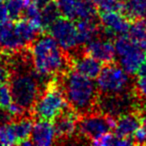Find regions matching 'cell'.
I'll use <instances>...</instances> for the list:
<instances>
[{
    "label": "cell",
    "mask_w": 146,
    "mask_h": 146,
    "mask_svg": "<svg viewBox=\"0 0 146 146\" xmlns=\"http://www.w3.org/2000/svg\"><path fill=\"white\" fill-rule=\"evenodd\" d=\"M13 27L17 36L20 38V40L24 43L26 47L30 46L31 43L42 33L35 25H33L30 21L25 18L15 20L13 23Z\"/></svg>",
    "instance_id": "cell-16"
},
{
    "label": "cell",
    "mask_w": 146,
    "mask_h": 146,
    "mask_svg": "<svg viewBox=\"0 0 146 146\" xmlns=\"http://www.w3.org/2000/svg\"><path fill=\"white\" fill-rule=\"evenodd\" d=\"M141 126V115L138 110L128 111L116 117L114 128L115 135L123 138H132L134 132Z\"/></svg>",
    "instance_id": "cell-12"
},
{
    "label": "cell",
    "mask_w": 146,
    "mask_h": 146,
    "mask_svg": "<svg viewBox=\"0 0 146 146\" xmlns=\"http://www.w3.org/2000/svg\"><path fill=\"white\" fill-rule=\"evenodd\" d=\"M47 31L66 52H70L78 46H81L78 42L77 30L73 20L61 16L47 28Z\"/></svg>",
    "instance_id": "cell-7"
},
{
    "label": "cell",
    "mask_w": 146,
    "mask_h": 146,
    "mask_svg": "<svg viewBox=\"0 0 146 146\" xmlns=\"http://www.w3.org/2000/svg\"><path fill=\"white\" fill-rule=\"evenodd\" d=\"M69 57L70 69L75 70L82 75L94 79L98 76L102 68L101 62L86 54L83 50V45L78 46L74 50L67 52Z\"/></svg>",
    "instance_id": "cell-9"
},
{
    "label": "cell",
    "mask_w": 146,
    "mask_h": 146,
    "mask_svg": "<svg viewBox=\"0 0 146 146\" xmlns=\"http://www.w3.org/2000/svg\"><path fill=\"white\" fill-rule=\"evenodd\" d=\"M120 13L130 22L146 20V0H122Z\"/></svg>",
    "instance_id": "cell-15"
},
{
    "label": "cell",
    "mask_w": 146,
    "mask_h": 146,
    "mask_svg": "<svg viewBox=\"0 0 146 146\" xmlns=\"http://www.w3.org/2000/svg\"><path fill=\"white\" fill-rule=\"evenodd\" d=\"M136 75L138 77H146V58L144 59V61L142 62V64L140 65L139 69L136 72Z\"/></svg>",
    "instance_id": "cell-29"
},
{
    "label": "cell",
    "mask_w": 146,
    "mask_h": 146,
    "mask_svg": "<svg viewBox=\"0 0 146 146\" xmlns=\"http://www.w3.org/2000/svg\"><path fill=\"white\" fill-rule=\"evenodd\" d=\"M115 54L119 57V65L130 75L136 74L146 58V51L140 48L125 34L114 39Z\"/></svg>",
    "instance_id": "cell-6"
},
{
    "label": "cell",
    "mask_w": 146,
    "mask_h": 146,
    "mask_svg": "<svg viewBox=\"0 0 146 146\" xmlns=\"http://www.w3.org/2000/svg\"><path fill=\"white\" fill-rule=\"evenodd\" d=\"M5 2L9 20L15 21L22 17L27 0H6Z\"/></svg>",
    "instance_id": "cell-21"
},
{
    "label": "cell",
    "mask_w": 146,
    "mask_h": 146,
    "mask_svg": "<svg viewBox=\"0 0 146 146\" xmlns=\"http://www.w3.org/2000/svg\"><path fill=\"white\" fill-rule=\"evenodd\" d=\"M98 16L104 37L112 40L117 36L126 34L129 30L130 21L120 12L102 11Z\"/></svg>",
    "instance_id": "cell-10"
},
{
    "label": "cell",
    "mask_w": 146,
    "mask_h": 146,
    "mask_svg": "<svg viewBox=\"0 0 146 146\" xmlns=\"http://www.w3.org/2000/svg\"><path fill=\"white\" fill-rule=\"evenodd\" d=\"M145 24H146V22H145Z\"/></svg>",
    "instance_id": "cell-32"
},
{
    "label": "cell",
    "mask_w": 146,
    "mask_h": 146,
    "mask_svg": "<svg viewBox=\"0 0 146 146\" xmlns=\"http://www.w3.org/2000/svg\"><path fill=\"white\" fill-rule=\"evenodd\" d=\"M9 20L7 9L5 6V2H0V24L3 22H6Z\"/></svg>",
    "instance_id": "cell-27"
},
{
    "label": "cell",
    "mask_w": 146,
    "mask_h": 146,
    "mask_svg": "<svg viewBox=\"0 0 146 146\" xmlns=\"http://www.w3.org/2000/svg\"><path fill=\"white\" fill-rule=\"evenodd\" d=\"M10 71H9L7 54L0 51V85L8 82Z\"/></svg>",
    "instance_id": "cell-24"
},
{
    "label": "cell",
    "mask_w": 146,
    "mask_h": 146,
    "mask_svg": "<svg viewBox=\"0 0 146 146\" xmlns=\"http://www.w3.org/2000/svg\"><path fill=\"white\" fill-rule=\"evenodd\" d=\"M31 1L35 2V3H36V4L38 5V6L41 8V7H42L43 5H45L47 2H48V1H50V0H31Z\"/></svg>",
    "instance_id": "cell-30"
},
{
    "label": "cell",
    "mask_w": 146,
    "mask_h": 146,
    "mask_svg": "<svg viewBox=\"0 0 146 146\" xmlns=\"http://www.w3.org/2000/svg\"><path fill=\"white\" fill-rule=\"evenodd\" d=\"M0 144L1 145H16L18 144V139H17L12 120L0 126Z\"/></svg>",
    "instance_id": "cell-20"
},
{
    "label": "cell",
    "mask_w": 146,
    "mask_h": 146,
    "mask_svg": "<svg viewBox=\"0 0 146 146\" xmlns=\"http://www.w3.org/2000/svg\"><path fill=\"white\" fill-rule=\"evenodd\" d=\"M77 30L78 42L84 45L90 40L102 35V27L98 19H82L75 23Z\"/></svg>",
    "instance_id": "cell-14"
},
{
    "label": "cell",
    "mask_w": 146,
    "mask_h": 146,
    "mask_svg": "<svg viewBox=\"0 0 146 146\" xmlns=\"http://www.w3.org/2000/svg\"><path fill=\"white\" fill-rule=\"evenodd\" d=\"M40 12L41 22H42V27L44 32L54 21H56L59 17H61V13L54 0H50L45 5H43L40 8Z\"/></svg>",
    "instance_id": "cell-18"
},
{
    "label": "cell",
    "mask_w": 146,
    "mask_h": 146,
    "mask_svg": "<svg viewBox=\"0 0 146 146\" xmlns=\"http://www.w3.org/2000/svg\"><path fill=\"white\" fill-rule=\"evenodd\" d=\"M127 33L129 35L128 37L135 44L146 51V24L144 20L134 21L133 24L130 25Z\"/></svg>",
    "instance_id": "cell-19"
},
{
    "label": "cell",
    "mask_w": 146,
    "mask_h": 146,
    "mask_svg": "<svg viewBox=\"0 0 146 146\" xmlns=\"http://www.w3.org/2000/svg\"><path fill=\"white\" fill-rule=\"evenodd\" d=\"M133 143L136 145H144L146 144V132L142 126H140L132 135Z\"/></svg>",
    "instance_id": "cell-26"
},
{
    "label": "cell",
    "mask_w": 146,
    "mask_h": 146,
    "mask_svg": "<svg viewBox=\"0 0 146 146\" xmlns=\"http://www.w3.org/2000/svg\"><path fill=\"white\" fill-rule=\"evenodd\" d=\"M78 114L69 105H67L57 116H55L53 121L56 140L55 143H66L73 138H76L77 130Z\"/></svg>",
    "instance_id": "cell-8"
},
{
    "label": "cell",
    "mask_w": 146,
    "mask_h": 146,
    "mask_svg": "<svg viewBox=\"0 0 146 146\" xmlns=\"http://www.w3.org/2000/svg\"><path fill=\"white\" fill-rule=\"evenodd\" d=\"M33 68L38 75L48 80L70 69L69 57L55 39L42 32L29 46Z\"/></svg>",
    "instance_id": "cell-1"
},
{
    "label": "cell",
    "mask_w": 146,
    "mask_h": 146,
    "mask_svg": "<svg viewBox=\"0 0 146 146\" xmlns=\"http://www.w3.org/2000/svg\"><path fill=\"white\" fill-rule=\"evenodd\" d=\"M97 89L99 94L117 95L130 93L134 90V80L119 64L105 63L97 77Z\"/></svg>",
    "instance_id": "cell-4"
},
{
    "label": "cell",
    "mask_w": 146,
    "mask_h": 146,
    "mask_svg": "<svg viewBox=\"0 0 146 146\" xmlns=\"http://www.w3.org/2000/svg\"><path fill=\"white\" fill-rule=\"evenodd\" d=\"M30 140L33 145L46 146L52 145L56 141L53 124L48 120H36L33 123Z\"/></svg>",
    "instance_id": "cell-13"
},
{
    "label": "cell",
    "mask_w": 146,
    "mask_h": 146,
    "mask_svg": "<svg viewBox=\"0 0 146 146\" xmlns=\"http://www.w3.org/2000/svg\"><path fill=\"white\" fill-rule=\"evenodd\" d=\"M134 92L142 102H146V77H138L134 82Z\"/></svg>",
    "instance_id": "cell-25"
},
{
    "label": "cell",
    "mask_w": 146,
    "mask_h": 146,
    "mask_svg": "<svg viewBox=\"0 0 146 146\" xmlns=\"http://www.w3.org/2000/svg\"><path fill=\"white\" fill-rule=\"evenodd\" d=\"M86 54L101 63H109L115 60V48L111 39L104 36H98L83 45Z\"/></svg>",
    "instance_id": "cell-11"
},
{
    "label": "cell",
    "mask_w": 146,
    "mask_h": 146,
    "mask_svg": "<svg viewBox=\"0 0 146 146\" xmlns=\"http://www.w3.org/2000/svg\"><path fill=\"white\" fill-rule=\"evenodd\" d=\"M11 120H12V118H11L10 115L7 113L6 110L0 108V126L7 123V122L11 121Z\"/></svg>",
    "instance_id": "cell-28"
},
{
    "label": "cell",
    "mask_w": 146,
    "mask_h": 146,
    "mask_svg": "<svg viewBox=\"0 0 146 146\" xmlns=\"http://www.w3.org/2000/svg\"><path fill=\"white\" fill-rule=\"evenodd\" d=\"M58 77L67 103L78 115L97 109L96 103L99 93L92 79L73 69L60 73Z\"/></svg>",
    "instance_id": "cell-2"
},
{
    "label": "cell",
    "mask_w": 146,
    "mask_h": 146,
    "mask_svg": "<svg viewBox=\"0 0 146 146\" xmlns=\"http://www.w3.org/2000/svg\"><path fill=\"white\" fill-rule=\"evenodd\" d=\"M13 102L12 94L8 84L4 83L0 85V108L6 110Z\"/></svg>",
    "instance_id": "cell-23"
},
{
    "label": "cell",
    "mask_w": 146,
    "mask_h": 146,
    "mask_svg": "<svg viewBox=\"0 0 146 146\" xmlns=\"http://www.w3.org/2000/svg\"><path fill=\"white\" fill-rule=\"evenodd\" d=\"M33 121H34V118L32 117L31 114H26V115H23L21 117L12 120L17 139H18V145L22 141L30 139L31 130H32L33 127Z\"/></svg>",
    "instance_id": "cell-17"
},
{
    "label": "cell",
    "mask_w": 146,
    "mask_h": 146,
    "mask_svg": "<svg viewBox=\"0 0 146 146\" xmlns=\"http://www.w3.org/2000/svg\"><path fill=\"white\" fill-rule=\"evenodd\" d=\"M6 0H0V2H5Z\"/></svg>",
    "instance_id": "cell-31"
},
{
    "label": "cell",
    "mask_w": 146,
    "mask_h": 146,
    "mask_svg": "<svg viewBox=\"0 0 146 146\" xmlns=\"http://www.w3.org/2000/svg\"><path fill=\"white\" fill-rule=\"evenodd\" d=\"M96 6L98 10L101 11H117L121 10L122 0H90Z\"/></svg>",
    "instance_id": "cell-22"
},
{
    "label": "cell",
    "mask_w": 146,
    "mask_h": 146,
    "mask_svg": "<svg viewBox=\"0 0 146 146\" xmlns=\"http://www.w3.org/2000/svg\"><path fill=\"white\" fill-rule=\"evenodd\" d=\"M116 125V117L104 114L98 109L78 116L76 138L79 136L85 140H93L114 130Z\"/></svg>",
    "instance_id": "cell-5"
},
{
    "label": "cell",
    "mask_w": 146,
    "mask_h": 146,
    "mask_svg": "<svg viewBox=\"0 0 146 146\" xmlns=\"http://www.w3.org/2000/svg\"><path fill=\"white\" fill-rule=\"evenodd\" d=\"M67 105L60 80L58 75H55L43 86L30 113L34 120L52 121Z\"/></svg>",
    "instance_id": "cell-3"
}]
</instances>
